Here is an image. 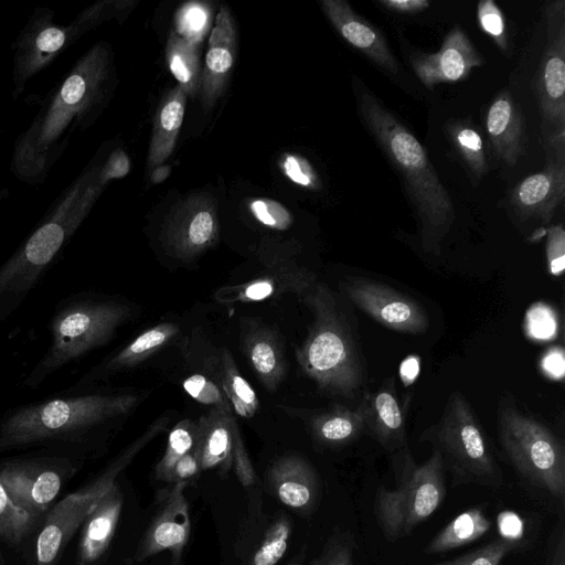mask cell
I'll return each mask as SVG.
<instances>
[{"instance_id":"1","label":"cell","mask_w":565,"mask_h":565,"mask_svg":"<svg viewBox=\"0 0 565 565\" xmlns=\"http://www.w3.org/2000/svg\"><path fill=\"white\" fill-rule=\"evenodd\" d=\"M111 52L107 43L92 46L45 96L30 126L17 138L10 170L39 185L61 159L77 132L97 118L107 98Z\"/></svg>"},{"instance_id":"2","label":"cell","mask_w":565,"mask_h":565,"mask_svg":"<svg viewBox=\"0 0 565 565\" xmlns=\"http://www.w3.org/2000/svg\"><path fill=\"white\" fill-rule=\"evenodd\" d=\"M354 92L359 117L398 173L419 226L423 248L438 255L455 220L452 200L423 145L358 77Z\"/></svg>"},{"instance_id":"3","label":"cell","mask_w":565,"mask_h":565,"mask_svg":"<svg viewBox=\"0 0 565 565\" xmlns=\"http://www.w3.org/2000/svg\"><path fill=\"white\" fill-rule=\"evenodd\" d=\"M106 184L89 164L54 201L44 218L0 268V315L28 294L84 222Z\"/></svg>"},{"instance_id":"4","label":"cell","mask_w":565,"mask_h":565,"mask_svg":"<svg viewBox=\"0 0 565 565\" xmlns=\"http://www.w3.org/2000/svg\"><path fill=\"white\" fill-rule=\"evenodd\" d=\"M302 299L313 321L296 351L300 367L320 391L354 396L364 384L365 367L350 322L323 284L317 282Z\"/></svg>"},{"instance_id":"5","label":"cell","mask_w":565,"mask_h":565,"mask_svg":"<svg viewBox=\"0 0 565 565\" xmlns=\"http://www.w3.org/2000/svg\"><path fill=\"white\" fill-rule=\"evenodd\" d=\"M137 401L132 394H85L25 405L1 420L0 448L81 437L125 415Z\"/></svg>"},{"instance_id":"6","label":"cell","mask_w":565,"mask_h":565,"mask_svg":"<svg viewBox=\"0 0 565 565\" xmlns=\"http://www.w3.org/2000/svg\"><path fill=\"white\" fill-rule=\"evenodd\" d=\"M394 488L379 487L374 497V515L388 542L408 536L441 505L446 495L445 469L434 450L417 463L407 447L391 455Z\"/></svg>"},{"instance_id":"7","label":"cell","mask_w":565,"mask_h":565,"mask_svg":"<svg viewBox=\"0 0 565 565\" xmlns=\"http://www.w3.org/2000/svg\"><path fill=\"white\" fill-rule=\"evenodd\" d=\"M443 460L452 486L477 484L498 489L503 473L492 454L487 435L461 392H452L439 420L420 435Z\"/></svg>"},{"instance_id":"8","label":"cell","mask_w":565,"mask_h":565,"mask_svg":"<svg viewBox=\"0 0 565 565\" xmlns=\"http://www.w3.org/2000/svg\"><path fill=\"white\" fill-rule=\"evenodd\" d=\"M499 439L518 473L564 509L565 451L561 440L537 419L524 414L509 395L498 406Z\"/></svg>"},{"instance_id":"9","label":"cell","mask_w":565,"mask_h":565,"mask_svg":"<svg viewBox=\"0 0 565 565\" xmlns=\"http://www.w3.org/2000/svg\"><path fill=\"white\" fill-rule=\"evenodd\" d=\"M130 316L117 301L84 300L64 306L51 327V345L28 383L38 385L46 375L109 342Z\"/></svg>"},{"instance_id":"10","label":"cell","mask_w":565,"mask_h":565,"mask_svg":"<svg viewBox=\"0 0 565 565\" xmlns=\"http://www.w3.org/2000/svg\"><path fill=\"white\" fill-rule=\"evenodd\" d=\"M167 419L153 423L96 480L58 501L47 514L36 540V565H52L73 534L85 523L100 500L116 486L119 472L158 434Z\"/></svg>"},{"instance_id":"11","label":"cell","mask_w":565,"mask_h":565,"mask_svg":"<svg viewBox=\"0 0 565 565\" xmlns=\"http://www.w3.org/2000/svg\"><path fill=\"white\" fill-rule=\"evenodd\" d=\"M85 11L82 10L68 25L55 23L54 11L50 8L38 7L32 11L12 45L14 99L22 94L32 77L96 28Z\"/></svg>"},{"instance_id":"12","label":"cell","mask_w":565,"mask_h":565,"mask_svg":"<svg viewBox=\"0 0 565 565\" xmlns=\"http://www.w3.org/2000/svg\"><path fill=\"white\" fill-rule=\"evenodd\" d=\"M547 43L535 79L545 148L565 147V2L546 9Z\"/></svg>"},{"instance_id":"13","label":"cell","mask_w":565,"mask_h":565,"mask_svg":"<svg viewBox=\"0 0 565 565\" xmlns=\"http://www.w3.org/2000/svg\"><path fill=\"white\" fill-rule=\"evenodd\" d=\"M341 288L358 308L387 329L420 334L428 328L424 307L391 286L364 277H347Z\"/></svg>"},{"instance_id":"14","label":"cell","mask_w":565,"mask_h":565,"mask_svg":"<svg viewBox=\"0 0 565 565\" xmlns=\"http://www.w3.org/2000/svg\"><path fill=\"white\" fill-rule=\"evenodd\" d=\"M218 236L216 202L209 195L194 194L169 215L161 239L166 250L180 260H191L211 247Z\"/></svg>"},{"instance_id":"15","label":"cell","mask_w":565,"mask_h":565,"mask_svg":"<svg viewBox=\"0 0 565 565\" xmlns=\"http://www.w3.org/2000/svg\"><path fill=\"white\" fill-rule=\"evenodd\" d=\"M411 64L419 81L431 89L440 83L466 79L483 58L460 25H455L437 52L414 53Z\"/></svg>"},{"instance_id":"16","label":"cell","mask_w":565,"mask_h":565,"mask_svg":"<svg viewBox=\"0 0 565 565\" xmlns=\"http://www.w3.org/2000/svg\"><path fill=\"white\" fill-rule=\"evenodd\" d=\"M543 170L527 175L510 194L515 212L524 218L548 223L565 195V152L546 149Z\"/></svg>"},{"instance_id":"17","label":"cell","mask_w":565,"mask_h":565,"mask_svg":"<svg viewBox=\"0 0 565 565\" xmlns=\"http://www.w3.org/2000/svg\"><path fill=\"white\" fill-rule=\"evenodd\" d=\"M360 405L364 414L365 431L390 455L408 446L406 413L393 379L385 380L375 391L365 393Z\"/></svg>"},{"instance_id":"18","label":"cell","mask_w":565,"mask_h":565,"mask_svg":"<svg viewBox=\"0 0 565 565\" xmlns=\"http://www.w3.org/2000/svg\"><path fill=\"white\" fill-rule=\"evenodd\" d=\"M236 31L230 10L222 7L209 39V50L202 68L199 96L205 111L223 94L234 64Z\"/></svg>"},{"instance_id":"19","label":"cell","mask_w":565,"mask_h":565,"mask_svg":"<svg viewBox=\"0 0 565 565\" xmlns=\"http://www.w3.org/2000/svg\"><path fill=\"white\" fill-rule=\"evenodd\" d=\"M321 9L339 34L381 68L396 73L398 63L381 31L344 0H322Z\"/></svg>"},{"instance_id":"20","label":"cell","mask_w":565,"mask_h":565,"mask_svg":"<svg viewBox=\"0 0 565 565\" xmlns=\"http://www.w3.org/2000/svg\"><path fill=\"white\" fill-rule=\"evenodd\" d=\"M0 481L10 499L35 519L47 510L61 489L56 471L28 465L3 466Z\"/></svg>"},{"instance_id":"21","label":"cell","mask_w":565,"mask_h":565,"mask_svg":"<svg viewBox=\"0 0 565 565\" xmlns=\"http://www.w3.org/2000/svg\"><path fill=\"white\" fill-rule=\"evenodd\" d=\"M185 482H177L169 493L162 511L154 519L139 550L142 559L163 550L179 557L190 534L188 503L183 495Z\"/></svg>"},{"instance_id":"22","label":"cell","mask_w":565,"mask_h":565,"mask_svg":"<svg viewBox=\"0 0 565 565\" xmlns=\"http://www.w3.org/2000/svg\"><path fill=\"white\" fill-rule=\"evenodd\" d=\"M486 128L497 156L507 164L514 166L525 151V125L508 90L499 93L490 104Z\"/></svg>"},{"instance_id":"23","label":"cell","mask_w":565,"mask_h":565,"mask_svg":"<svg viewBox=\"0 0 565 565\" xmlns=\"http://www.w3.org/2000/svg\"><path fill=\"white\" fill-rule=\"evenodd\" d=\"M243 350L250 366L268 392L282 382L287 364L275 332L256 322H247L242 337Z\"/></svg>"},{"instance_id":"24","label":"cell","mask_w":565,"mask_h":565,"mask_svg":"<svg viewBox=\"0 0 565 565\" xmlns=\"http://www.w3.org/2000/svg\"><path fill=\"white\" fill-rule=\"evenodd\" d=\"M235 425L233 415L215 408L201 416L193 447L201 469L221 468L226 471L231 467Z\"/></svg>"},{"instance_id":"25","label":"cell","mask_w":565,"mask_h":565,"mask_svg":"<svg viewBox=\"0 0 565 565\" xmlns=\"http://www.w3.org/2000/svg\"><path fill=\"white\" fill-rule=\"evenodd\" d=\"M270 479L279 500L290 508L308 509L317 499V476L299 457L278 460L270 470Z\"/></svg>"},{"instance_id":"26","label":"cell","mask_w":565,"mask_h":565,"mask_svg":"<svg viewBox=\"0 0 565 565\" xmlns=\"http://www.w3.org/2000/svg\"><path fill=\"white\" fill-rule=\"evenodd\" d=\"M122 505L117 484L100 500L84 523L79 544L81 564L89 565L108 547L115 533Z\"/></svg>"},{"instance_id":"27","label":"cell","mask_w":565,"mask_h":565,"mask_svg":"<svg viewBox=\"0 0 565 565\" xmlns=\"http://www.w3.org/2000/svg\"><path fill=\"white\" fill-rule=\"evenodd\" d=\"M186 95L177 86L162 98L153 118V129L149 147L148 167L156 168L172 153L182 126Z\"/></svg>"},{"instance_id":"28","label":"cell","mask_w":565,"mask_h":565,"mask_svg":"<svg viewBox=\"0 0 565 565\" xmlns=\"http://www.w3.org/2000/svg\"><path fill=\"white\" fill-rule=\"evenodd\" d=\"M315 439L326 447H342L356 440L365 431L364 414L361 405L349 408L335 405L311 418Z\"/></svg>"},{"instance_id":"29","label":"cell","mask_w":565,"mask_h":565,"mask_svg":"<svg viewBox=\"0 0 565 565\" xmlns=\"http://www.w3.org/2000/svg\"><path fill=\"white\" fill-rule=\"evenodd\" d=\"M491 520L480 507L470 508L448 522L426 545V555L441 554L471 544L491 529Z\"/></svg>"},{"instance_id":"30","label":"cell","mask_w":565,"mask_h":565,"mask_svg":"<svg viewBox=\"0 0 565 565\" xmlns=\"http://www.w3.org/2000/svg\"><path fill=\"white\" fill-rule=\"evenodd\" d=\"M166 57L170 72L178 81L186 97L199 93L201 79V62L199 44L171 32L166 46Z\"/></svg>"},{"instance_id":"31","label":"cell","mask_w":565,"mask_h":565,"mask_svg":"<svg viewBox=\"0 0 565 565\" xmlns=\"http://www.w3.org/2000/svg\"><path fill=\"white\" fill-rule=\"evenodd\" d=\"M218 384L234 413L244 418H252L256 414L259 408V399L249 383L239 373L227 349H223L221 352Z\"/></svg>"},{"instance_id":"32","label":"cell","mask_w":565,"mask_h":565,"mask_svg":"<svg viewBox=\"0 0 565 565\" xmlns=\"http://www.w3.org/2000/svg\"><path fill=\"white\" fill-rule=\"evenodd\" d=\"M178 332L179 328L170 322L154 326L117 352L104 367L107 371L132 367L166 345Z\"/></svg>"},{"instance_id":"33","label":"cell","mask_w":565,"mask_h":565,"mask_svg":"<svg viewBox=\"0 0 565 565\" xmlns=\"http://www.w3.org/2000/svg\"><path fill=\"white\" fill-rule=\"evenodd\" d=\"M447 134L452 146L478 183L488 171V161L481 135L471 125L461 121L449 124Z\"/></svg>"},{"instance_id":"34","label":"cell","mask_w":565,"mask_h":565,"mask_svg":"<svg viewBox=\"0 0 565 565\" xmlns=\"http://www.w3.org/2000/svg\"><path fill=\"white\" fill-rule=\"evenodd\" d=\"M196 424L190 419L179 422L171 430L166 451L156 467L159 479L170 481L174 465L190 452L195 444Z\"/></svg>"},{"instance_id":"35","label":"cell","mask_w":565,"mask_h":565,"mask_svg":"<svg viewBox=\"0 0 565 565\" xmlns=\"http://www.w3.org/2000/svg\"><path fill=\"white\" fill-rule=\"evenodd\" d=\"M35 520L10 499L0 481V536L19 543L30 533Z\"/></svg>"},{"instance_id":"36","label":"cell","mask_w":565,"mask_h":565,"mask_svg":"<svg viewBox=\"0 0 565 565\" xmlns=\"http://www.w3.org/2000/svg\"><path fill=\"white\" fill-rule=\"evenodd\" d=\"M520 547V540L500 536L456 558L430 565H502L504 558Z\"/></svg>"},{"instance_id":"37","label":"cell","mask_w":565,"mask_h":565,"mask_svg":"<svg viewBox=\"0 0 565 565\" xmlns=\"http://www.w3.org/2000/svg\"><path fill=\"white\" fill-rule=\"evenodd\" d=\"M182 386L196 402L209 405L224 414L233 415V409L221 385L210 377L194 373L184 379Z\"/></svg>"},{"instance_id":"38","label":"cell","mask_w":565,"mask_h":565,"mask_svg":"<svg viewBox=\"0 0 565 565\" xmlns=\"http://www.w3.org/2000/svg\"><path fill=\"white\" fill-rule=\"evenodd\" d=\"M290 529L286 521L275 523L253 557V565H275L285 554Z\"/></svg>"},{"instance_id":"39","label":"cell","mask_w":565,"mask_h":565,"mask_svg":"<svg viewBox=\"0 0 565 565\" xmlns=\"http://www.w3.org/2000/svg\"><path fill=\"white\" fill-rule=\"evenodd\" d=\"M480 28L487 33L502 52L508 51L505 20L502 11L492 0H481L477 7Z\"/></svg>"},{"instance_id":"40","label":"cell","mask_w":565,"mask_h":565,"mask_svg":"<svg viewBox=\"0 0 565 565\" xmlns=\"http://www.w3.org/2000/svg\"><path fill=\"white\" fill-rule=\"evenodd\" d=\"M356 543L349 531L337 532L315 565H355Z\"/></svg>"},{"instance_id":"41","label":"cell","mask_w":565,"mask_h":565,"mask_svg":"<svg viewBox=\"0 0 565 565\" xmlns=\"http://www.w3.org/2000/svg\"><path fill=\"white\" fill-rule=\"evenodd\" d=\"M253 215L266 226L274 230H287L292 223L290 212L279 202L260 198L249 202Z\"/></svg>"},{"instance_id":"42","label":"cell","mask_w":565,"mask_h":565,"mask_svg":"<svg viewBox=\"0 0 565 565\" xmlns=\"http://www.w3.org/2000/svg\"><path fill=\"white\" fill-rule=\"evenodd\" d=\"M280 167L292 182L310 190L320 189V179L306 158L299 154L286 153L281 159Z\"/></svg>"},{"instance_id":"43","label":"cell","mask_w":565,"mask_h":565,"mask_svg":"<svg viewBox=\"0 0 565 565\" xmlns=\"http://www.w3.org/2000/svg\"><path fill=\"white\" fill-rule=\"evenodd\" d=\"M177 22L180 35L199 43L209 25L207 10L198 3H189L179 11Z\"/></svg>"},{"instance_id":"44","label":"cell","mask_w":565,"mask_h":565,"mask_svg":"<svg viewBox=\"0 0 565 565\" xmlns=\"http://www.w3.org/2000/svg\"><path fill=\"white\" fill-rule=\"evenodd\" d=\"M546 259L550 273L554 276L563 274L565 266V231L562 225L547 228Z\"/></svg>"},{"instance_id":"45","label":"cell","mask_w":565,"mask_h":565,"mask_svg":"<svg viewBox=\"0 0 565 565\" xmlns=\"http://www.w3.org/2000/svg\"><path fill=\"white\" fill-rule=\"evenodd\" d=\"M557 326L554 313L543 305L534 306L527 313V330L536 339L545 340L554 335Z\"/></svg>"},{"instance_id":"46","label":"cell","mask_w":565,"mask_h":565,"mask_svg":"<svg viewBox=\"0 0 565 565\" xmlns=\"http://www.w3.org/2000/svg\"><path fill=\"white\" fill-rule=\"evenodd\" d=\"M232 462L234 463L239 481L244 486H250L255 481V472L245 451L237 424L234 427Z\"/></svg>"},{"instance_id":"47","label":"cell","mask_w":565,"mask_h":565,"mask_svg":"<svg viewBox=\"0 0 565 565\" xmlns=\"http://www.w3.org/2000/svg\"><path fill=\"white\" fill-rule=\"evenodd\" d=\"M544 565H565L564 512L559 513L558 520L550 535Z\"/></svg>"},{"instance_id":"48","label":"cell","mask_w":565,"mask_h":565,"mask_svg":"<svg viewBox=\"0 0 565 565\" xmlns=\"http://www.w3.org/2000/svg\"><path fill=\"white\" fill-rule=\"evenodd\" d=\"M130 170V161L121 149L114 150L104 163H100L99 174L108 183L110 180L124 178Z\"/></svg>"},{"instance_id":"49","label":"cell","mask_w":565,"mask_h":565,"mask_svg":"<svg viewBox=\"0 0 565 565\" xmlns=\"http://www.w3.org/2000/svg\"><path fill=\"white\" fill-rule=\"evenodd\" d=\"M200 470L201 468L198 457L192 449L174 465L170 476V481H174L175 483L185 482V480L195 477Z\"/></svg>"},{"instance_id":"50","label":"cell","mask_w":565,"mask_h":565,"mask_svg":"<svg viewBox=\"0 0 565 565\" xmlns=\"http://www.w3.org/2000/svg\"><path fill=\"white\" fill-rule=\"evenodd\" d=\"M379 2L385 9L397 13H417L430 6L428 0H380Z\"/></svg>"},{"instance_id":"51","label":"cell","mask_w":565,"mask_h":565,"mask_svg":"<svg viewBox=\"0 0 565 565\" xmlns=\"http://www.w3.org/2000/svg\"><path fill=\"white\" fill-rule=\"evenodd\" d=\"M499 525L501 536L520 540L522 533V523L520 519L513 513H502L499 516Z\"/></svg>"},{"instance_id":"52","label":"cell","mask_w":565,"mask_h":565,"mask_svg":"<svg viewBox=\"0 0 565 565\" xmlns=\"http://www.w3.org/2000/svg\"><path fill=\"white\" fill-rule=\"evenodd\" d=\"M543 369L553 377H562L564 374V356L559 349H553L543 359Z\"/></svg>"},{"instance_id":"53","label":"cell","mask_w":565,"mask_h":565,"mask_svg":"<svg viewBox=\"0 0 565 565\" xmlns=\"http://www.w3.org/2000/svg\"><path fill=\"white\" fill-rule=\"evenodd\" d=\"M170 171H171V169L169 166L156 167L151 172V177H150L151 182H153V183L162 182L170 174Z\"/></svg>"},{"instance_id":"54","label":"cell","mask_w":565,"mask_h":565,"mask_svg":"<svg viewBox=\"0 0 565 565\" xmlns=\"http://www.w3.org/2000/svg\"><path fill=\"white\" fill-rule=\"evenodd\" d=\"M417 371V363L414 359H409L404 362L402 366L403 377L413 380Z\"/></svg>"},{"instance_id":"55","label":"cell","mask_w":565,"mask_h":565,"mask_svg":"<svg viewBox=\"0 0 565 565\" xmlns=\"http://www.w3.org/2000/svg\"><path fill=\"white\" fill-rule=\"evenodd\" d=\"M79 565H83V564H79Z\"/></svg>"},{"instance_id":"56","label":"cell","mask_w":565,"mask_h":565,"mask_svg":"<svg viewBox=\"0 0 565 565\" xmlns=\"http://www.w3.org/2000/svg\"><path fill=\"white\" fill-rule=\"evenodd\" d=\"M1 565V564H0Z\"/></svg>"}]
</instances>
